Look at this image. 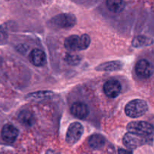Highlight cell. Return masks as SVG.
<instances>
[{
    "mask_svg": "<svg viewBox=\"0 0 154 154\" xmlns=\"http://www.w3.org/2000/svg\"><path fill=\"white\" fill-rule=\"evenodd\" d=\"M2 138L7 143H13L18 136V130L11 124H6L2 129Z\"/></svg>",
    "mask_w": 154,
    "mask_h": 154,
    "instance_id": "8",
    "label": "cell"
},
{
    "mask_svg": "<svg viewBox=\"0 0 154 154\" xmlns=\"http://www.w3.org/2000/svg\"><path fill=\"white\" fill-rule=\"evenodd\" d=\"M54 96V93L50 91H40L36 92V93H33L28 94L26 96V99L28 100L33 101H39L43 100V99H48L51 98Z\"/></svg>",
    "mask_w": 154,
    "mask_h": 154,
    "instance_id": "16",
    "label": "cell"
},
{
    "mask_svg": "<svg viewBox=\"0 0 154 154\" xmlns=\"http://www.w3.org/2000/svg\"><path fill=\"white\" fill-rule=\"evenodd\" d=\"M105 138L100 134L92 135L88 139V144L91 148L100 149L105 144Z\"/></svg>",
    "mask_w": 154,
    "mask_h": 154,
    "instance_id": "15",
    "label": "cell"
},
{
    "mask_svg": "<svg viewBox=\"0 0 154 154\" xmlns=\"http://www.w3.org/2000/svg\"><path fill=\"white\" fill-rule=\"evenodd\" d=\"M119 154H132V152L130 151V150L120 149V150H119Z\"/></svg>",
    "mask_w": 154,
    "mask_h": 154,
    "instance_id": "20",
    "label": "cell"
},
{
    "mask_svg": "<svg viewBox=\"0 0 154 154\" xmlns=\"http://www.w3.org/2000/svg\"><path fill=\"white\" fill-rule=\"evenodd\" d=\"M50 24L53 27L59 29H69L76 23V18L70 14H61L51 18Z\"/></svg>",
    "mask_w": 154,
    "mask_h": 154,
    "instance_id": "3",
    "label": "cell"
},
{
    "mask_svg": "<svg viewBox=\"0 0 154 154\" xmlns=\"http://www.w3.org/2000/svg\"><path fill=\"white\" fill-rule=\"evenodd\" d=\"M104 92L109 98L117 97L121 92V84L117 80H109L104 84Z\"/></svg>",
    "mask_w": 154,
    "mask_h": 154,
    "instance_id": "7",
    "label": "cell"
},
{
    "mask_svg": "<svg viewBox=\"0 0 154 154\" xmlns=\"http://www.w3.org/2000/svg\"><path fill=\"white\" fill-rule=\"evenodd\" d=\"M91 43L90 37L87 34L79 36L72 35L65 39L64 46L69 51H78L87 49Z\"/></svg>",
    "mask_w": 154,
    "mask_h": 154,
    "instance_id": "1",
    "label": "cell"
},
{
    "mask_svg": "<svg viewBox=\"0 0 154 154\" xmlns=\"http://www.w3.org/2000/svg\"><path fill=\"white\" fill-rule=\"evenodd\" d=\"M18 120L21 124L26 126H31L35 123V117L30 111L24 110L18 115Z\"/></svg>",
    "mask_w": 154,
    "mask_h": 154,
    "instance_id": "13",
    "label": "cell"
},
{
    "mask_svg": "<svg viewBox=\"0 0 154 154\" xmlns=\"http://www.w3.org/2000/svg\"><path fill=\"white\" fill-rule=\"evenodd\" d=\"M83 127L79 123H72L68 127L66 134V141L67 144L72 145L81 138L83 134Z\"/></svg>",
    "mask_w": 154,
    "mask_h": 154,
    "instance_id": "5",
    "label": "cell"
},
{
    "mask_svg": "<svg viewBox=\"0 0 154 154\" xmlns=\"http://www.w3.org/2000/svg\"><path fill=\"white\" fill-rule=\"evenodd\" d=\"M45 154H60V153L54 150H48L46 152H45Z\"/></svg>",
    "mask_w": 154,
    "mask_h": 154,
    "instance_id": "21",
    "label": "cell"
},
{
    "mask_svg": "<svg viewBox=\"0 0 154 154\" xmlns=\"http://www.w3.org/2000/svg\"><path fill=\"white\" fill-rule=\"evenodd\" d=\"M6 37H7V35H6V33L5 32V31L2 29V28H1V27H0V44H1L2 42H3L5 41Z\"/></svg>",
    "mask_w": 154,
    "mask_h": 154,
    "instance_id": "19",
    "label": "cell"
},
{
    "mask_svg": "<svg viewBox=\"0 0 154 154\" xmlns=\"http://www.w3.org/2000/svg\"><path fill=\"white\" fill-rule=\"evenodd\" d=\"M151 43H152V40L145 36H137V37L134 38L132 42L133 46L135 48L146 46V45H150Z\"/></svg>",
    "mask_w": 154,
    "mask_h": 154,
    "instance_id": "17",
    "label": "cell"
},
{
    "mask_svg": "<svg viewBox=\"0 0 154 154\" xmlns=\"http://www.w3.org/2000/svg\"><path fill=\"white\" fill-rule=\"evenodd\" d=\"M107 6L110 11L118 14L123 11L125 2L123 0H107Z\"/></svg>",
    "mask_w": 154,
    "mask_h": 154,
    "instance_id": "14",
    "label": "cell"
},
{
    "mask_svg": "<svg viewBox=\"0 0 154 154\" xmlns=\"http://www.w3.org/2000/svg\"><path fill=\"white\" fill-rule=\"evenodd\" d=\"M66 60L69 64H76V63H78V60H79V57H76V56L69 55L66 57Z\"/></svg>",
    "mask_w": 154,
    "mask_h": 154,
    "instance_id": "18",
    "label": "cell"
},
{
    "mask_svg": "<svg viewBox=\"0 0 154 154\" xmlns=\"http://www.w3.org/2000/svg\"><path fill=\"white\" fill-rule=\"evenodd\" d=\"M122 62L120 61H110L107 63H103L98 66L96 68L97 71H101V72H113V71H118L122 68Z\"/></svg>",
    "mask_w": 154,
    "mask_h": 154,
    "instance_id": "12",
    "label": "cell"
},
{
    "mask_svg": "<svg viewBox=\"0 0 154 154\" xmlns=\"http://www.w3.org/2000/svg\"><path fill=\"white\" fill-rule=\"evenodd\" d=\"M30 61L34 66H41L45 64L46 61V56L44 51L39 49H34L30 53Z\"/></svg>",
    "mask_w": 154,
    "mask_h": 154,
    "instance_id": "11",
    "label": "cell"
},
{
    "mask_svg": "<svg viewBox=\"0 0 154 154\" xmlns=\"http://www.w3.org/2000/svg\"><path fill=\"white\" fill-rule=\"evenodd\" d=\"M123 144L128 149H134L143 143V139L140 135L128 132L122 138Z\"/></svg>",
    "mask_w": 154,
    "mask_h": 154,
    "instance_id": "9",
    "label": "cell"
},
{
    "mask_svg": "<svg viewBox=\"0 0 154 154\" xmlns=\"http://www.w3.org/2000/svg\"><path fill=\"white\" fill-rule=\"evenodd\" d=\"M135 71L140 78H148L152 75L153 67L152 64L146 60H140L136 64Z\"/></svg>",
    "mask_w": 154,
    "mask_h": 154,
    "instance_id": "6",
    "label": "cell"
},
{
    "mask_svg": "<svg viewBox=\"0 0 154 154\" xmlns=\"http://www.w3.org/2000/svg\"><path fill=\"white\" fill-rule=\"evenodd\" d=\"M148 105L145 101L141 99H134L126 105L125 112L128 117L137 118L143 116L147 111Z\"/></svg>",
    "mask_w": 154,
    "mask_h": 154,
    "instance_id": "2",
    "label": "cell"
},
{
    "mask_svg": "<svg viewBox=\"0 0 154 154\" xmlns=\"http://www.w3.org/2000/svg\"><path fill=\"white\" fill-rule=\"evenodd\" d=\"M127 129L129 132L140 136H148L153 132V127L147 122L134 121L131 122L127 126Z\"/></svg>",
    "mask_w": 154,
    "mask_h": 154,
    "instance_id": "4",
    "label": "cell"
},
{
    "mask_svg": "<svg viewBox=\"0 0 154 154\" xmlns=\"http://www.w3.org/2000/svg\"><path fill=\"white\" fill-rule=\"evenodd\" d=\"M70 111L73 116L79 119H84L88 115V108L82 102H75L71 106Z\"/></svg>",
    "mask_w": 154,
    "mask_h": 154,
    "instance_id": "10",
    "label": "cell"
}]
</instances>
